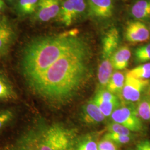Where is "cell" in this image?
Returning <instances> with one entry per match:
<instances>
[{
    "instance_id": "1",
    "label": "cell",
    "mask_w": 150,
    "mask_h": 150,
    "mask_svg": "<svg viewBox=\"0 0 150 150\" xmlns=\"http://www.w3.org/2000/svg\"><path fill=\"white\" fill-rule=\"evenodd\" d=\"M91 50L82 40L27 85L38 96L54 104L71 100L90 76Z\"/></svg>"
},
{
    "instance_id": "2",
    "label": "cell",
    "mask_w": 150,
    "mask_h": 150,
    "mask_svg": "<svg viewBox=\"0 0 150 150\" xmlns=\"http://www.w3.org/2000/svg\"><path fill=\"white\" fill-rule=\"evenodd\" d=\"M77 31L35 38L22 51L20 67L27 85L37 79L57 59L80 43Z\"/></svg>"
},
{
    "instance_id": "3",
    "label": "cell",
    "mask_w": 150,
    "mask_h": 150,
    "mask_svg": "<svg viewBox=\"0 0 150 150\" xmlns=\"http://www.w3.org/2000/svg\"><path fill=\"white\" fill-rule=\"evenodd\" d=\"M22 135L33 150H73L77 141L76 130L59 123Z\"/></svg>"
},
{
    "instance_id": "4",
    "label": "cell",
    "mask_w": 150,
    "mask_h": 150,
    "mask_svg": "<svg viewBox=\"0 0 150 150\" xmlns=\"http://www.w3.org/2000/svg\"><path fill=\"white\" fill-rule=\"evenodd\" d=\"M113 122L120 123L131 132L144 131V124L134 104L125 103L120 105L111 115Z\"/></svg>"
},
{
    "instance_id": "5",
    "label": "cell",
    "mask_w": 150,
    "mask_h": 150,
    "mask_svg": "<svg viewBox=\"0 0 150 150\" xmlns=\"http://www.w3.org/2000/svg\"><path fill=\"white\" fill-rule=\"evenodd\" d=\"M149 85V80L139 79L126 74L125 85L121 93V98L125 103L134 104L138 102L145 96L144 94Z\"/></svg>"
},
{
    "instance_id": "6",
    "label": "cell",
    "mask_w": 150,
    "mask_h": 150,
    "mask_svg": "<svg viewBox=\"0 0 150 150\" xmlns=\"http://www.w3.org/2000/svg\"><path fill=\"white\" fill-rule=\"evenodd\" d=\"M87 7L85 0H64L57 16L59 22L66 26H69L84 13Z\"/></svg>"
},
{
    "instance_id": "7",
    "label": "cell",
    "mask_w": 150,
    "mask_h": 150,
    "mask_svg": "<svg viewBox=\"0 0 150 150\" xmlns=\"http://www.w3.org/2000/svg\"><path fill=\"white\" fill-rule=\"evenodd\" d=\"M61 0H39L34 17L39 22H48L59 14Z\"/></svg>"
},
{
    "instance_id": "8",
    "label": "cell",
    "mask_w": 150,
    "mask_h": 150,
    "mask_svg": "<svg viewBox=\"0 0 150 150\" xmlns=\"http://www.w3.org/2000/svg\"><path fill=\"white\" fill-rule=\"evenodd\" d=\"M125 37L126 40L130 43L144 42L150 39V30L144 22L134 20L127 23Z\"/></svg>"
},
{
    "instance_id": "9",
    "label": "cell",
    "mask_w": 150,
    "mask_h": 150,
    "mask_svg": "<svg viewBox=\"0 0 150 150\" xmlns=\"http://www.w3.org/2000/svg\"><path fill=\"white\" fill-rule=\"evenodd\" d=\"M87 4L90 15L95 18L106 20L113 15V0H87Z\"/></svg>"
},
{
    "instance_id": "10",
    "label": "cell",
    "mask_w": 150,
    "mask_h": 150,
    "mask_svg": "<svg viewBox=\"0 0 150 150\" xmlns=\"http://www.w3.org/2000/svg\"><path fill=\"white\" fill-rule=\"evenodd\" d=\"M119 42L118 30L115 27L110 28L103 38L101 58L112 59L113 54L118 48Z\"/></svg>"
},
{
    "instance_id": "11",
    "label": "cell",
    "mask_w": 150,
    "mask_h": 150,
    "mask_svg": "<svg viewBox=\"0 0 150 150\" xmlns=\"http://www.w3.org/2000/svg\"><path fill=\"white\" fill-rule=\"evenodd\" d=\"M81 118L85 123L96 125L104 121L106 117L92 100L82 107Z\"/></svg>"
},
{
    "instance_id": "12",
    "label": "cell",
    "mask_w": 150,
    "mask_h": 150,
    "mask_svg": "<svg viewBox=\"0 0 150 150\" xmlns=\"http://www.w3.org/2000/svg\"><path fill=\"white\" fill-rule=\"evenodd\" d=\"M113 69L112 59L101 58L97 72L98 90L106 88L112 75Z\"/></svg>"
},
{
    "instance_id": "13",
    "label": "cell",
    "mask_w": 150,
    "mask_h": 150,
    "mask_svg": "<svg viewBox=\"0 0 150 150\" xmlns=\"http://www.w3.org/2000/svg\"><path fill=\"white\" fill-rule=\"evenodd\" d=\"M17 98V93L11 81L0 72V103L13 101Z\"/></svg>"
},
{
    "instance_id": "14",
    "label": "cell",
    "mask_w": 150,
    "mask_h": 150,
    "mask_svg": "<svg viewBox=\"0 0 150 150\" xmlns=\"http://www.w3.org/2000/svg\"><path fill=\"white\" fill-rule=\"evenodd\" d=\"M16 38L15 33L7 25L0 27V57L8 54Z\"/></svg>"
},
{
    "instance_id": "15",
    "label": "cell",
    "mask_w": 150,
    "mask_h": 150,
    "mask_svg": "<svg viewBox=\"0 0 150 150\" xmlns=\"http://www.w3.org/2000/svg\"><path fill=\"white\" fill-rule=\"evenodd\" d=\"M131 15L134 20L144 22L150 20V0H137L131 8Z\"/></svg>"
},
{
    "instance_id": "16",
    "label": "cell",
    "mask_w": 150,
    "mask_h": 150,
    "mask_svg": "<svg viewBox=\"0 0 150 150\" xmlns=\"http://www.w3.org/2000/svg\"><path fill=\"white\" fill-rule=\"evenodd\" d=\"M131 53L127 46H122L117 49L112 57L113 67L116 70L125 69L129 64Z\"/></svg>"
},
{
    "instance_id": "17",
    "label": "cell",
    "mask_w": 150,
    "mask_h": 150,
    "mask_svg": "<svg viewBox=\"0 0 150 150\" xmlns=\"http://www.w3.org/2000/svg\"><path fill=\"white\" fill-rule=\"evenodd\" d=\"M126 80V76L123 72L116 71L113 73L109 81L106 90L115 95L121 94Z\"/></svg>"
},
{
    "instance_id": "18",
    "label": "cell",
    "mask_w": 150,
    "mask_h": 150,
    "mask_svg": "<svg viewBox=\"0 0 150 150\" xmlns=\"http://www.w3.org/2000/svg\"><path fill=\"white\" fill-rule=\"evenodd\" d=\"M39 0H18L16 10L20 16H29L35 13Z\"/></svg>"
},
{
    "instance_id": "19",
    "label": "cell",
    "mask_w": 150,
    "mask_h": 150,
    "mask_svg": "<svg viewBox=\"0 0 150 150\" xmlns=\"http://www.w3.org/2000/svg\"><path fill=\"white\" fill-rule=\"evenodd\" d=\"M16 117V111L13 108H0V134L13 123Z\"/></svg>"
},
{
    "instance_id": "20",
    "label": "cell",
    "mask_w": 150,
    "mask_h": 150,
    "mask_svg": "<svg viewBox=\"0 0 150 150\" xmlns=\"http://www.w3.org/2000/svg\"><path fill=\"white\" fill-rule=\"evenodd\" d=\"M93 101L99 107L102 113L105 115L106 117L111 116L113 112L120 106V101H104L96 97H94L93 100Z\"/></svg>"
},
{
    "instance_id": "21",
    "label": "cell",
    "mask_w": 150,
    "mask_h": 150,
    "mask_svg": "<svg viewBox=\"0 0 150 150\" xmlns=\"http://www.w3.org/2000/svg\"><path fill=\"white\" fill-rule=\"evenodd\" d=\"M0 150H33L22 135L0 147Z\"/></svg>"
},
{
    "instance_id": "22",
    "label": "cell",
    "mask_w": 150,
    "mask_h": 150,
    "mask_svg": "<svg viewBox=\"0 0 150 150\" xmlns=\"http://www.w3.org/2000/svg\"><path fill=\"white\" fill-rule=\"evenodd\" d=\"M137 111L139 117L150 122V96L145 95L137 103Z\"/></svg>"
},
{
    "instance_id": "23",
    "label": "cell",
    "mask_w": 150,
    "mask_h": 150,
    "mask_svg": "<svg viewBox=\"0 0 150 150\" xmlns=\"http://www.w3.org/2000/svg\"><path fill=\"white\" fill-rule=\"evenodd\" d=\"M73 150H98V144L93 136L87 135L76 141Z\"/></svg>"
},
{
    "instance_id": "24",
    "label": "cell",
    "mask_w": 150,
    "mask_h": 150,
    "mask_svg": "<svg viewBox=\"0 0 150 150\" xmlns=\"http://www.w3.org/2000/svg\"><path fill=\"white\" fill-rule=\"evenodd\" d=\"M127 75L139 79H149L150 78V63L140 64L130 70Z\"/></svg>"
},
{
    "instance_id": "25",
    "label": "cell",
    "mask_w": 150,
    "mask_h": 150,
    "mask_svg": "<svg viewBox=\"0 0 150 150\" xmlns=\"http://www.w3.org/2000/svg\"><path fill=\"white\" fill-rule=\"evenodd\" d=\"M134 60L137 64H146L150 61V43L135 49Z\"/></svg>"
},
{
    "instance_id": "26",
    "label": "cell",
    "mask_w": 150,
    "mask_h": 150,
    "mask_svg": "<svg viewBox=\"0 0 150 150\" xmlns=\"http://www.w3.org/2000/svg\"><path fill=\"white\" fill-rule=\"evenodd\" d=\"M103 139L110 140L115 143L116 145H125L129 143L131 141V136L123 135L108 132L105 134Z\"/></svg>"
},
{
    "instance_id": "27",
    "label": "cell",
    "mask_w": 150,
    "mask_h": 150,
    "mask_svg": "<svg viewBox=\"0 0 150 150\" xmlns=\"http://www.w3.org/2000/svg\"><path fill=\"white\" fill-rule=\"evenodd\" d=\"M107 130L108 132H113L118 134L131 136V131L123 125L113 122L107 126Z\"/></svg>"
},
{
    "instance_id": "28",
    "label": "cell",
    "mask_w": 150,
    "mask_h": 150,
    "mask_svg": "<svg viewBox=\"0 0 150 150\" xmlns=\"http://www.w3.org/2000/svg\"><path fill=\"white\" fill-rule=\"evenodd\" d=\"M98 150H119L117 145L112 141L103 139L98 144Z\"/></svg>"
},
{
    "instance_id": "29",
    "label": "cell",
    "mask_w": 150,
    "mask_h": 150,
    "mask_svg": "<svg viewBox=\"0 0 150 150\" xmlns=\"http://www.w3.org/2000/svg\"><path fill=\"white\" fill-rule=\"evenodd\" d=\"M136 150H150V141L144 140L137 145Z\"/></svg>"
},
{
    "instance_id": "30",
    "label": "cell",
    "mask_w": 150,
    "mask_h": 150,
    "mask_svg": "<svg viewBox=\"0 0 150 150\" xmlns=\"http://www.w3.org/2000/svg\"><path fill=\"white\" fill-rule=\"evenodd\" d=\"M5 5L3 0H0V13L2 12L5 9Z\"/></svg>"
},
{
    "instance_id": "31",
    "label": "cell",
    "mask_w": 150,
    "mask_h": 150,
    "mask_svg": "<svg viewBox=\"0 0 150 150\" xmlns=\"http://www.w3.org/2000/svg\"><path fill=\"white\" fill-rule=\"evenodd\" d=\"M6 25V24L5 22L0 19V27H2V26H5Z\"/></svg>"
},
{
    "instance_id": "32",
    "label": "cell",
    "mask_w": 150,
    "mask_h": 150,
    "mask_svg": "<svg viewBox=\"0 0 150 150\" xmlns=\"http://www.w3.org/2000/svg\"><path fill=\"white\" fill-rule=\"evenodd\" d=\"M6 1H8V2H10V3H13V2H16L17 0H6Z\"/></svg>"
}]
</instances>
